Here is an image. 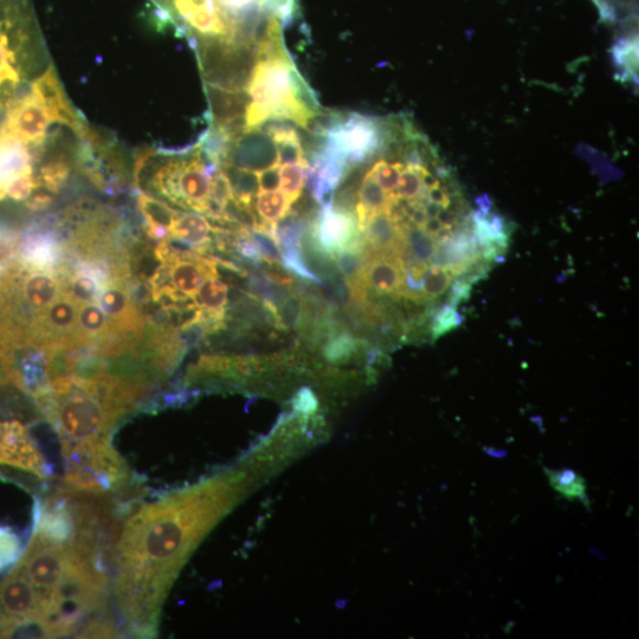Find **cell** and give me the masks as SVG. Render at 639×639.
Masks as SVG:
<instances>
[{"label": "cell", "mask_w": 639, "mask_h": 639, "mask_svg": "<svg viewBox=\"0 0 639 639\" xmlns=\"http://www.w3.org/2000/svg\"><path fill=\"white\" fill-rule=\"evenodd\" d=\"M339 273L345 277L351 288H364L363 275L366 258L363 242L355 247L341 249L332 255Z\"/></svg>", "instance_id": "cell-16"}, {"label": "cell", "mask_w": 639, "mask_h": 639, "mask_svg": "<svg viewBox=\"0 0 639 639\" xmlns=\"http://www.w3.org/2000/svg\"><path fill=\"white\" fill-rule=\"evenodd\" d=\"M293 406L296 412L309 416L319 408V400L311 389L303 387L296 393L293 399Z\"/></svg>", "instance_id": "cell-27"}, {"label": "cell", "mask_w": 639, "mask_h": 639, "mask_svg": "<svg viewBox=\"0 0 639 639\" xmlns=\"http://www.w3.org/2000/svg\"><path fill=\"white\" fill-rule=\"evenodd\" d=\"M247 490L240 471L129 512L114 532L112 593L126 634L157 635L167 593L190 554Z\"/></svg>", "instance_id": "cell-1"}, {"label": "cell", "mask_w": 639, "mask_h": 639, "mask_svg": "<svg viewBox=\"0 0 639 639\" xmlns=\"http://www.w3.org/2000/svg\"><path fill=\"white\" fill-rule=\"evenodd\" d=\"M364 255L366 264L363 286L367 294L373 292L378 296H391L393 301H397L404 279V269L399 258L385 254Z\"/></svg>", "instance_id": "cell-8"}, {"label": "cell", "mask_w": 639, "mask_h": 639, "mask_svg": "<svg viewBox=\"0 0 639 639\" xmlns=\"http://www.w3.org/2000/svg\"><path fill=\"white\" fill-rule=\"evenodd\" d=\"M296 69L286 48L258 57L247 89L251 102L245 113V132L274 120H290L305 129L311 126L318 115L303 106L296 96Z\"/></svg>", "instance_id": "cell-3"}, {"label": "cell", "mask_w": 639, "mask_h": 639, "mask_svg": "<svg viewBox=\"0 0 639 639\" xmlns=\"http://www.w3.org/2000/svg\"><path fill=\"white\" fill-rule=\"evenodd\" d=\"M27 270L21 286L22 301L37 318L63 293L62 276L56 271Z\"/></svg>", "instance_id": "cell-9"}, {"label": "cell", "mask_w": 639, "mask_h": 639, "mask_svg": "<svg viewBox=\"0 0 639 639\" xmlns=\"http://www.w3.org/2000/svg\"><path fill=\"white\" fill-rule=\"evenodd\" d=\"M456 275L450 269L432 266L426 271L423 280V292L429 301L440 298L450 287Z\"/></svg>", "instance_id": "cell-23"}, {"label": "cell", "mask_w": 639, "mask_h": 639, "mask_svg": "<svg viewBox=\"0 0 639 639\" xmlns=\"http://www.w3.org/2000/svg\"><path fill=\"white\" fill-rule=\"evenodd\" d=\"M6 271H8V266L5 264V257L0 254V282L4 279Z\"/></svg>", "instance_id": "cell-30"}, {"label": "cell", "mask_w": 639, "mask_h": 639, "mask_svg": "<svg viewBox=\"0 0 639 639\" xmlns=\"http://www.w3.org/2000/svg\"><path fill=\"white\" fill-rule=\"evenodd\" d=\"M24 541L14 527L0 525V574L9 572L24 552Z\"/></svg>", "instance_id": "cell-20"}, {"label": "cell", "mask_w": 639, "mask_h": 639, "mask_svg": "<svg viewBox=\"0 0 639 639\" xmlns=\"http://www.w3.org/2000/svg\"><path fill=\"white\" fill-rule=\"evenodd\" d=\"M19 264L29 270L56 271L62 268V235L53 228L31 227L18 245Z\"/></svg>", "instance_id": "cell-6"}, {"label": "cell", "mask_w": 639, "mask_h": 639, "mask_svg": "<svg viewBox=\"0 0 639 639\" xmlns=\"http://www.w3.org/2000/svg\"><path fill=\"white\" fill-rule=\"evenodd\" d=\"M461 318L456 313L453 306H444L434 315L431 322V339L437 340L443 334L451 331L457 325H460Z\"/></svg>", "instance_id": "cell-26"}, {"label": "cell", "mask_w": 639, "mask_h": 639, "mask_svg": "<svg viewBox=\"0 0 639 639\" xmlns=\"http://www.w3.org/2000/svg\"><path fill=\"white\" fill-rule=\"evenodd\" d=\"M40 180L35 174H27V176L18 177L5 187L6 197L15 200V202H27L34 195L35 191L41 190Z\"/></svg>", "instance_id": "cell-25"}, {"label": "cell", "mask_w": 639, "mask_h": 639, "mask_svg": "<svg viewBox=\"0 0 639 639\" xmlns=\"http://www.w3.org/2000/svg\"><path fill=\"white\" fill-rule=\"evenodd\" d=\"M551 487L568 501L589 503L587 483L584 477L572 469H545Z\"/></svg>", "instance_id": "cell-14"}, {"label": "cell", "mask_w": 639, "mask_h": 639, "mask_svg": "<svg viewBox=\"0 0 639 639\" xmlns=\"http://www.w3.org/2000/svg\"><path fill=\"white\" fill-rule=\"evenodd\" d=\"M205 93L210 103L212 125L224 126L231 121L245 118L251 102L247 90H229L205 85Z\"/></svg>", "instance_id": "cell-10"}, {"label": "cell", "mask_w": 639, "mask_h": 639, "mask_svg": "<svg viewBox=\"0 0 639 639\" xmlns=\"http://www.w3.org/2000/svg\"><path fill=\"white\" fill-rule=\"evenodd\" d=\"M212 235L211 223L200 213H179L170 229V237L192 245L203 256L211 254Z\"/></svg>", "instance_id": "cell-11"}, {"label": "cell", "mask_w": 639, "mask_h": 639, "mask_svg": "<svg viewBox=\"0 0 639 639\" xmlns=\"http://www.w3.org/2000/svg\"><path fill=\"white\" fill-rule=\"evenodd\" d=\"M292 202L282 191L260 192L257 195L256 210L262 221L274 224L287 216Z\"/></svg>", "instance_id": "cell-19"}, {"label": "cell", "mask_w": 639, "mask_h": 639, "mask_svg": "<svg viewBox=\"0 0 639 639\" xmlns=\"http://www.w3.org/2000/svg\"><path fill=\"white\" fill-rule=\"evenodd\" d=\"M266 131L275 141L280 166L307 163L300 135L295 128L289 125L275 124L269 126Z\"/></svg>", "instance_id": "cell-12"}, {"label": "cell", "mask_w": 639, "mask_h": 639, "mask_svg": "<svg viewBox=\"0 0 639 639\" xmlns=\"http://www.w3.org/2000/svg\"><path fill=\"white\" fill-rule=\"evenodd\" d=\"M53 203L54 197L50 193L37 192L25 202V206L32 212H41L49 209Z\"/></svg>", "instance_id": "cell-29"}, {"label": "cell", "mask_w": 639, "mask_h": 639, "mask_svg": "<svg viewBox=\"0 0 639 639\" xmlns=\"http://www.w3.org/2000/svg\"><path fill=\"white\" fill-rule=\"evenodd\" d=\"M137 206L146 225H154L169 231L179 215L177 210L172 209L163 200L142 191H138Z\"/></svg>", "instance_id": "cell-17"}, {"label": "cell", "mask_w": 639, "mask_h": 639, "mask_svg": "<svg viewBox=\"0 0 639 639\" xmlns=\"http://www.w3.org/2000/svg\"><path fill=\"white\" fill-rule=\"evenodd\" d=\"M309 229L319 247L331 255L363 242L355 213L335 210L333 206L320 209Z\"/></svg>", "instance_id": "cell-5"}, {"label": "cell", "mask_w": 639, "mask_h": 639, "mask_svg": "<svg viewBox=\"0 0 639 639\" xmlns=\"http://www.w3.org/2000/svg\"><path fill=\"white\" fill-rule=\"evenodd\" d=\"M193 302L203 311L225 315L229 301V288L227 284L218 280V277L206 279L197 293L192 296Z\"/></svg>", "instance_id": "cell-15"}, {"label": "cell", "mask_w": 639, "mask_h": 639, "mask_svg": "<svg viewBox=\"0 0 639 639\" xmlns=\"http://www.w3.org/2000/svg\"><path fill=\"white\" fill-rule=\"evenodd\" d=\"M250 236L264 263L281 266V250L273 235L262 230H251Z\"/></svg>", "instance_id": "cell-24"}, {"label": "cell", "mask_w": 639, "mask_h": 639, "mask_svg": "<svg viewBox=\"0 0 639 639\" xmlns=\"http://www.w3.org/2000/svg\"><path fill=\"white\" fill-rule=\"evenodd\" d=\"M221 169L230 180L232 195L237 202L253 208L254 198L261 192L258 174L253 171L238 170L231 165L222 166Z\"/></svg>", "instance_id": "cell-18"}, {"label": "cell", "mask_w": 639, "mask_h": 639, "mask_svg": "<svg viewBox=\"0 0 639 639\" xmlns=\"http://www.w3.org/2000/svg\"><path fill=\"white\" fill-rule=\"evenodd\" d=\"M303 313V298L293 292L277 306L275 312V328L280 331H296L299 328Z\"/></svg>", "instance_id": "cell-21"}, {"label": "cell", "mask_w": 639, "mask_h": 639, "mask_svg": "<svg viewBox=\"0 0 639 639\" xmlns=\"http://www.w3.org/2000/svg\"><path fill=\"white\" fill-rule=\"evenodd\" d=\"M367 346H369V342L366 340L355 338L351 333L341 331L325 342L322 354L328 363L342 365L350 363L361 352L367 351Z\"/></svg>", "instance_id": "cell-13"}, {"label": "cell", "mask_w": 639, "mask_h": 639, "mask_svg": "<svg viewBox=\"0 0 639 639\" xmlns=\"http://www.w3.org/2000/svg\"><path fill=\"white\" fill-rule=\"evenodd\" d=\"M225 165L256 173L279 165L275 141L266 129H250L232 142Z\"/></svg>", "instance_id": "cell-7"}, {"label": "cell", "mask_w": 639, "mask_h": 639, "mask_svg": "<svg viewBox=\"0 0 639 639\" xmlns=\"http://www.w3.org/2000/svg\"><path fill=\"white\" fill-rule=\"evenodd\" d=\"M308 167V161L305 164L280 167L281 189L292 204L298 202L303 189H305Z\"/></svg>", "instance_id": "cell-22"}, {"label": "cell", "mask_w": 639, "mask_h": 639, "mask_svg": "<svg viewBox=\"0 0 639 639\" xmlns=\"http://www.w3.org/2000/svg\"><path fill=\"white\" fill-rule=\"evenodd\" d=\"M227 29L238 44L256 47L273 32L288 27L299 15V0H196Z\"/></svg>", "instance_id": "cell-4"}, {"label": "cell", "mask_w": 639, "mask_h": 639, "mask_svg": "<svg viewBox=\"0 0 639 639\" xmlns=\"http://www.w3.org/2000/svg\"><path fill=\"white\" fill-rule=\"evenodd\" d=\"M49 64L31 0H0V122Z\"/></svg>", "instance_id": "cell-2"}, {"label": "cell", "mask_w": 639, "mask_h": 639, "mask_svg": "<svg viewBox=\"0 0 639 639\" xmlns=\"http://www.w3.org/2000/svg\"><path fill=\"white\" fill-rule=\"evenodd\" d=\"M279 165L270 167V169L258 172V183H260L261 192L277 191L281 187Z\"/></svg>", "instance_id": "cell-28"}]
</instances>
